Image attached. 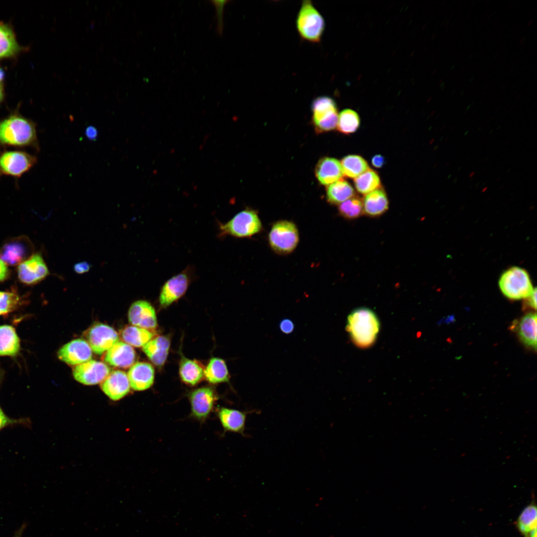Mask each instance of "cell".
I'll use <instances>...</instances> for the list:
<instances>
[{
	"instance_id": "f35d334b",
	"label": "cell",
	"mask_w": 537,
	"mask_h": 537,
	"mask_svg": "<svg viewBox=\"0 0 537 537\" xmlns=\"http://www.w3.org/2000/svg\"><path fill=\"white\" fill-rule=\"evenodd\" d=\"M211 2L214 4L216 8L217 17V29L218 33L221 34L223 31V13L224 6L228 0H212Z\"/></svg>"
},
{
	"instance_id": "f907efd6",
	"label": "cell",
	"mask_w": 537,
	"mask_h": 537,
	"mask_svg": "<svg viewBox=\"0 0 537 537\" xmlns=\"http://www.w3.org/2000/svg\"><path fill=\"white\" fill-rule=\"evenodd\" d=\"M474 174V172H472L471 174L469 175V177H472Z\"/></svg>"
},
{
	"instance_id": "603a6c76",
	"label": "cell",
	"mask_w": 537,
	"mask_h": 537,
	"mask_svg": "<svg viewBox=\"0 0 537 537\" xmlns=\"http://www.w3.org/2000/svg\"><path fill=\"white\" fill-rule=\"evenodd\" d=\"M20 350V340L15 328L10 325H0V357L15 358Z\"/></svg>"
},
{
	"instance_id": "30bf717a",
	"label": "cell",
	"mask_w": 537,
	"mask_h": 537,
	"mask_svg": "<svg viewBox=\"0 0 537 537\" xmlns=\"http://www.w3.org/2000/svg\"><path fill=\"white\" fill-rule=\"evenodd\" d=\"M84 336L92 351L99 355L106 352L119 341L118 334L113 328L99 323L90 327Z\"/></svg>"
},
{
	"instance_id": "484cf974",
	"label": "cell",
	"mask_w": 537,
	"mask_h": 537,
	"mask_svg": "<svg viewBox=\"0 0 537 537\" xmlns=\"http://www.w3.org/2000/svg\"><path fill=\"white\" fill-rule=\"evenodd\" d=\"M204 370L202 365L195 360H191L182 357L179 373L182 381L190 385L199 383L204 376Z\"/></svg>"
},
{
	"instance_id": "8d00e7d4",
	"label": "cell",
	"mask_w": 537,
	"mask_h": 537,
	"mask_svg": "<svg viewBox=\"0 0 537 537\" xmlns=\"http://www.w3.org/2000/svg\"><path fill=\"white\" fill-rule=\"evenodd\" d=\"M3 372L0 371V386L2 381ZM15 425H22L27 427L31 426V421L29 418H11L7 416L0 405V431L3 429Z\"/></svg>"
},
{
	"instance_id": "681fc988",
	"label": "cell",
	"mask_w": 537,
	"mask_h": 537,
	"mask_svg": "<svg viewBox=\"0 0 537 537\" xmlns=\"http://www.w3.org/2000/svg\"><path fill=\"white\" fill-rule=\"evenodd\" d=\"M525 537H537V529L530 532Z\"/></svg>"
},
{
	"instance_id": "9c48e42d",
	"label": "cell",
	"mask_w": 537,
	"mask_h": 537,
	"mask_svg": "<svg viewBox=\"0 0 537 537\" xmlns=\"http://www.w3.org/2000/svg\"><path fill=\"white\" fill-rule=\"evenodd\" d=\"M191 280V270L186 268L167 280L160 292L159 302L160 306L167 307L181 298L186 291Z\"/></svg>"
},
{
	"instance_id": "7a4b0ae2",
	"label": "cell",
	"mask_w": 537,
	"mask_h": 537,
	"mask_svg": "<svg viewBox=\"0 0 537 537\" xmlns=\"http://www.w3.org/2000/svg\"><path fill=\"white\" fill-rule=\"evenodd\" d=\"M379 328L377 316L369 308H357L348 317L346 330L352 340L358 347L366 348L373 344Z\"/></svg>"
},
{
	"instance_id": "7bdbcfd3",
	"label": "cell",
	"mask_w": 537,
	"mask_h": 537,
	"mask_svg": "<svg viewBox=\"0 0 537 537\" xmlns=\"http://www.w3.org/2000/svg\"><path fill=\"white\" fill-rule=\"evenodd\" d=\"M9 275L10 271L7 265L0 258V282L6 280Z\"/></svg>"
},
{
	"instance_id": "d4e9b609",
	"label": "cell",
	"mask_w": 537,
	"mask_h": 537,
	"mask_svg": "<svg viewBox=\"0 0 537 537\" xmlns=\"http://www.w3.org/2000/svg\"><path fill=\"white\" fill-rule=\"evenodd\" d=\"M518 335L527 346L537 350V314L529 313L522 317L518 326Z\"/></svg>"
},
{
	"instance_id": "5bb4252c",
	"label": "cell",
	"mask_w": 537,
	"mask_h": 537,
	"mask_svg": "<svg viewBox=\"0 0 537 537\" xmlns=\"http://www.w3.org/2000/svg\"><path fill=\"white\" fill-rule=\"evenodd\" d=\"M57 355L60 360L66 363L77 365L90 360L92 350L86 340L77 339L62 346Z\"/></svg>"
},
{
	"instance_id": "816d5d0a",
	"label": "cell",
	"mask_w": 537,
	"mask_h": 537,
	"mask_svg": "<svg viewBox=\"0 0 537 537\" xmlns=\"http://www.w3.org/2000/svg\"><path fill=\"white\" fill-rule=\"evenodd\" d=\"M486 189H487V187H485V188H484V189L483 190V191H484L485 190H486Z\"/></svg>"
},
{
	"instance_id": "ffe728a7",
	"label": "cell",
	"mask_w": 537,
	"mask_h": 537,
	"mask_svg": "<svg viewBox=\"0 0 537 537\" xmlns=\"http://www.w3.org/2000/svg\"><path fill=\"white\" fill-rule=\"evenodd\" d=\"M217 416L225 432L244 434L247 412L226 407H220Z\"/></svg>"
},
{
	"instance_id": "836d02e7",
	"label": "cell",
	"mask_w": 537,
	"mask_h": 537,
	"mask_svg": "<svg viewBox=\"0 0 537 537\" xmlns=\"http://www.w3.org/2000/svg\"><path fill=\"white\" fill-rule=\"evenodd\" d=\"M24 302V298L16 290L0 291V316L16 310Z\"/></svg>"
},
{
	"instance_id": "74e56055",
	"label": "cell",
	"mask_w": 537,
	"mask_h": 537,
	"mask_svg": "<svg viewBox=\"0 0 537 537\" xmlns=\"http://www.w3.org/2000/svg\"><path fill=\"white\" fill-rule=\"evenodd\" d=\"M339 115L335 112L326 118L315 124L319 131H329L337 127Z\"/></svg>"
},
{
	"instance_id": "f6af8a7d",
	"label": "cell",
	"mask_w": 537,
	"mask_h": 537,
	"mask_svg": "<svg viewBox=\"0 0 537 537\" xmlns=\"http://www.w3.org/2000/svg\"><path fill=\"white\" fill-rule=\"evenodd\" d=\"M527 298H528V305L536 310L537 309V290L536 288H534L532 294Z\"/></svg>"
},
{
	"instance_id": "7dc6e473",
	"label": "cell",
	"mask_w": 537,
	"mask_h": 537,
	"mask_svg": "<svg viewBox=\"0 0 537 537\" xmlns=\"http://www.w3.org/2000/svg\"><path fill=\"white\" fill-rule=\"evenodd\" d=\"M5 72L4 69L0 67V83H4Z\"/></svg>"
},
{
	"instance_id": "8992f818",
	"label": "cell",
	"mask_w": 537,
	"mask_h": 537,
	"mask_svg": "<svg viewBox=\"0 0 537 537\" xmlns=\"http://www.w3.org/2000/svg\"><path fill=\"white\" fill-rule=\"evenodd\" d=\"M299 239L296 226L288 220H279L274 223L268 234L271 248L279 254L291 253L297 247Z\"/></svg>"
},
{
	"instance_id": "bcb514c9",
	"label": "cell",
	"mask_w": 537,
	"mask_h": 537,
	"mask_svg": "<svg viewBox=\"0 0 537 537\" xmlns=\"http://www.w3.org/2000/svg\"><path fill=\"white\" fill-rule=\"evenodd\" d=\"M4 83H0V105L3 102L5 98Z\"/></svg>"
},
{
	"instance_id": "ab89813d",
	"label": "cell",
	"mask_w": 537,
	"mask_h": 537,
	"mask_svg": "<svg viewBox=\"0 0 537 537\" xmlns=\"http://www.w3.org/2000/svg\"><path fill=\"white\" fill-rule=\"evenodd\" d=\"M279 328L282 333L289 334L292 332L294 328L293 322L289 319H283L279 324Z\"/></svg>"
},
{
	"instance_id": "b9f144b4",
	"label": "cell",
	"mask_w": 537,
	"mask_h": 537,
	"mask_svg": "<svg viewBox=\"0 0 537 537\" xmlns=\"http://www.w3.org/2000/svg\"><path fill=\"white\" fill-rule=\"evenodd\" d=\"M85 135L89 140L95 141L98 137V131L95 127L90 125L85 129Z\"/></svg>"
},
{
	"instance_id": "44dd1931",
	"label": "cell",
	"mask_w": 537,
	"mask_h": 537,
	"mask_svg": "<svg viewBox=\"0 0 537 537\" xmlns=\"http://www.w3.org/2000/svg\"><path fill=\"white\" fill-rule=\"evenodd\" d=\"M316 175L322 184H330L344 175L342 165L338 160L330 157L321 159L316 168Z\"/></svg>"
},
{
	"instance_id": "83f0119b",
	"label": "cell",
	"mask_w": 537,
	"mask_h": 537,
	"mask_svg": "<svg viewBox=\"0 0 537 537\" xmlns=\"http://www.w3.org/2000/svg\"><path fill=\"white\" fill-rule=\"evenodd\" d=\"M154 336L155 334L150 330L133 325L125 327L121 333L123 341L135 347H143Z\"/></svg>"
},
{
	"instance_id": "e575fe53",
	"label": "cell",
	"mask_w": 537,
	"mask_h": 537,
	"mask_svg": "<svg viewBox=\"0 0 537 537\" xmlns=\"http://www.w3.org/2000/svg\"><path fill=\"white\" fill-rule=\"evenodd\" d=\"M360 119L358 113L350 109L342 111L338 117V130L345 134L355 132L359 127Z\"/></svg>"
},
{
	"instance_id": "d6a6232c",
	"label": "cell",
	"mask_w": 537,
	"mask_h": 537,
	"mask_svg": "<svg viewBox=\"0 0 537 537\" xmlns=\"http://www.w3.org/2000/svg\"><path fill=\"white\" fill-rule=\"evenodd\" d=\"M341 164L344 174L350 178H355L369 169L367 162L358 155L347 156Z\"/></svg>"
},
{
	"instance_id": "7c38bea8",
	"label": "cell",
	"mask_w": 537,
	"mask_h": 537,
	"mask_svg": "<svg viewBox=\"0 0 537 537\" xmlns=\"http://www.w3.org/2000/svg\"><path fill=\"white\" fill-rule=\"evenodd\" d=\"M17 273L21 282L33 285L45 278L49 271L42 255L35 253L18 266Z\"/></svg>"
},
{
	"instance_id": "d590c367",
	"label": "cell",
	"mask_w": 537,
	"mask_h": 537,
	"mask_svg": "<svg viewBox=\"0 0 537 537\" xmlns=\"http://www.w3.org/2000/svg\"><path fill=\"white\" fill-rule=\"evenodd\" d=\"M338 210L340 214L346 219H356L363 214L362 200L354 195L339 204Z\"/></svg>"
},
{
	"instance_id": "5b68a950",
	"label": "cell",
	"mask_w": 537,
	"mask_h": 537,
	"mask_svg": "<svg viewBox=\"0 0 537 537\" xmlns=\"http://www.w3.org/2000/svg\"><path fill=\"white\" fill-rule=\"evenodd\" d=\"M262 227L261 221L256 212L246 209L236 214L228 222L219 223V236L249 237L259 233Z\"/></svg>"
},
{
	"instance_id": "7402d4cb",
	"label": "cell",
	"mask_w": 537,
	"mask_h": 537,
	"mask_svg": "<svg viewBox=\"0 0 537 537\" xmlns=\"http://www.w3.org/2000/svg\"><path fill=\"white\" fill-rule=\"evenodd\" d=\"M170 347V340L165 336L153 338L143 347L142 350L153 364L157 366H163L168 357Z\"/></svg>"
},
{
	"instance_id": "4fadbf2b",
	"label": "cell",
	"mask_w": 537,
	"mask_h": 537,
	"mask_svg": "<svg viewBox=\"0 0 537 537\" xmlns=\"http://www.w3.org/2000/svg\"><path fill=\"white\" fill-rule=\"evenodd\" d=\"M110 372V368L105 363L91 359L75 365L73 369L75 379L88 385L101 382Z\"/></svg>"
},
{
	"instance_id": "f1b7e54d",
	"label": "cell",
	"mask_w": 537,
	"mask_h": 537,
	"mask_svg": "<svg viewBox=\"0 0 537 537\" xmlns=\"http://www.w3.org/2000/svg\"><path fill=\"white\" fill-rule=\"evenodd\" d=\"M204 376L210 383L228 382L229 372L224 360L217 358H211L204 370Z\"/></svg>"
},
{
	"instance_id": "6da1fadb",
	"label": "cell",
	"mask_w": 537,
	"mask_h": 537,
	"mask_svg": "<svg viewBox=\"0 0 537 537\" xmlns=\"http://www.w3.org/2000/svg\"><path fill=\"white\" fill-rule=\"evenodd\" d=\"M0 147H31L38 151L36 123L18 110L13 111L0 120Z\"/></svg>"
},
{
	"instance_id": "ee69618b",
	"label": "cell",
	"mask_w": 537,
	"mask_h": 537,
	"mask_svg": "<svg viewBox=\"0 0 537 537\" xmlns=\"http://www.w3.org/2000/svg\"><path fill=\"white\" fill-rule=\"evenodd\" d=\"M372 165L375 168H380L385 164V159L381 155H376L371 159Z\"/></svg>"
},
{
	"instance_id": "d6986e66",
	"label": "cell",
	"mask_w": 537,
	"mask_h": 537,
	"mask_svg": "<svg viewBox=\"0 0 537 537\" xmlns=\"http://www.w3.org/2000/svg\"><path fill=\"white\" fill-rule=\"evenodd\" d=\"M25 48L18 43L11 24L0 22V61L16 58Z\"/></svg>"
},
{
	"instance_id": "277c9868",
	"label": "cell",
	"mask_w": 537,
	"mask_h": 537,
	"mask_svg": "<svg viewBox=\"0 0 537 537\" xmlns=\"http://www.w3.org/2000/svg\"><path fill=\"white\" fill-rule=\"evenodd\" d=\"M296 27L300 36L312 42H318L325 28L324 19L311 1H303L298 12Z\"/></svg>"
},
{
	"instance_id": "cb8c5ba5",
	"label": "cell",
	"mask_w": 537,
	"mask_h": 537,
	"mask_svg": "<svg viewBox=\"0 0 537 537\" xmlns=\"http://www.w3.org/2000/svg\"><path fill=\"white\" fill-rule=\"evenodd\" d=\"M363 214L376 217L384 213L388 209L389 201L384 190L381 187L367 194L362 200Z\"/></svg>"
},
{
	"instance_id": "2e32d148",
	"label": "cell",
	"mask_w": 537,
	"mask_h": 537,
	"mask_svg": "<svg viewBox=\"0 0 537 537\" xmlns=\"http://www.w3.org/2000/svg\"><path fill=\"white\" fill-rule=\"evenodd\" d=\"M100 388L109 398L117 401L129 393L130 385L127 374L123 371L116 370L108 374L101 382Z\"/></svg>"
},
{
	"instance_id": "e0dca14e",
	"label": "cell",
	"mask_w": 537,
	"mask_h": 537,
	"mask_svg": "<svg viewBox=\"0 0 537 537\" xmlns=\"http://www.w3.org/2000/svg\"><path fill=\"white\" fill-rule=\"evenodd\" d=\"M136 359V353L132 346L118 341L106 352L104 361L115 367L127 368L131 367Z\"/></svg>"
},
{
	"instance_id": "c3c4849f",
	"label": "cell",
	"mask_w": 537,
	"mask_h": 537,
	"mask_svg": "<svg viewBox=\"0 0 537 537\" xmlns=\"http://www.w3.org/2000/svg\"><path fill=\"white\" fill-rule=\"evenodd\" d=\"M25 529V525H22L21 528L16 532L13 537H21L23 530Z\"/></svg>"
},
{
	"instance_id": "4316f807",
	"label": "cell",
	"mask_w": 537,
	"mask_h": 537,
	"mask_svg": "<svg viewBox=\"0 0 537 537\" xmlns=\"http://www.w3.org/2000/svg\"><path fill=\"white\" fill-rule=\"evenodd\" d=\"M354 189L346 180L340 179L327 187L328 201L333 204H340L354 195Z\"/></svg>"
},
{
	"instance_id": "9a60e30c",
	"label": "cell",
	"mask_w": 537,
	"mask_h": 537,
	"mask_svg": "<svg viewBox=\"0 0 537 537\" xmlns=\"http://www.w3.org/2000/svg\"><path fill=\"white\" fill-rule=\"evenodd\" d=\"M128 320L133 326L150 331L157 326L155 310L146 300H138L131 304L128 311Z\"/></svg>"
},
{
	"instance_id": "8fae6325",
	"label": "cell",
	"mask_w": 537,
	"mask_h": 537,
	"mask_svg": "<svg viewBox=\"0 0 537 537\" xmlns=\"http://www.w3.org/2000/svg\"><path fill=\"white\" fill-rule=\"evenodd\" d=\"M191 405V416L200 422H204L212 411L217 395L213 388L209 386L200 387L192 391L188 395Z\"/></svg>"
},
{
	"instance_id": "52a82bcc",
	"label": "cell",
	"mask_w": 537,
	"mask_h": 537,
	"mask_svg": "<svg viewBox=\"0 0 537 537\" xmlns=\"http://www.w3.org/2000/svg\"><path fill=\"white\" fill-rule=\"evenodd\" d=\"M37 162L36 156L21 150L0 151V178L3 176L19 178Z\"/></svg>"
},
{
	"instance_id": "ba28073f",
	"label": "cell",
	"mask_w": 537,
	"mask_h": 537,
	"mask_svg": "<svg viewBox=\"0 0 537 537\" xmlns=\"http://www.w3.org/2000/svg\"><path fill=\"white\" fill-rule=\"evenodd\" d=\"M31 241L25 236L6 241L0 248V258L7 265L18 266L33 254Z\"/></svg>"
},
{
	"instance_id": "3957f363",
	"label": "cell",
	"mask_w": 537,
	"mask_h": 537,
	"mask_svg": "<svg viewBox=\"0 0 537 537\" xmlns=\"http://www.w3.org/2000/svg\"><path fill=\"white\" fill-rule=\"evenodd\" d=\"M499 286L507 298L513 300L527 298L534 289L528 272L519 267H512L503 272Z\"/></svg>"
},
{
	"instance_id": "f546056e",
	"label": "cell",
	"mask_w": 537,
	"mask_h": 537,
	"mask_svg": "<svg viewBox=\"0 0 537 537\" xmlns=\"http://www.w3.org/2000/svg\"><path fill=\"white\" fill-rule=\"evenodd\" d=\"M537 506L532 502L522 511L517 520L516 526L525 537L530 532L537 529Z\"/></svg>"
},
{
	"instance_id": "4dcf8cb0",
	"label": "cell",
	"mask_w": 537,
	"mask_h": 537,
	"mask_svg": "<svg viewBox=\"0 0 537 537\" xmlns=\"http://www.w3.org/2000/svg\"><path fill=\"white\" fill-rule=\"evenodd\" d=\"M354 183L357 191L362 194H366L380 188L381 186L377 173L369 168L355 178Z\"/></svg>"
},
{
	"instance_id": "1f68e13d",
	"label": "cell",
	"mask_w": 537,
	"mask_h": 537,
	"mask_svg": "<svg viewBox=\"0 0 537 537\" xmlns=\"http://www.w3.org/2000/svg\"><path fill=\"white\" fill-rule=\"evenodd\" d=\"M312 109L315 124L337 112L335 101L326 96H319L315 98L312 102Z\"/></svg>"
},
{
	"instance_id": "ac0fdd59",
	"label": "cell",
	"mask_w": 537,
	"mask_h": 537,
	"mask_svg": "<svg viewBox=\"0 0 537 537\" xmlns=\"http://www.w3.org/2000/svg\"><path fill=\"white\" fill-rule=\"evenodd\" d=\"M127 376L130 387L133 390H144L153 385L155 370L152 365L149 363L138 362L130 367Z\"/></svg>"
},
{
	"instance_id": "60d3db41",
	"label": "cell",
	"mask_w": 537,
	"mask_h": 537,
	"mask_svg": "<svg viewBox=\"0 0 537 537\" xmlns=\"http://www.w3.org/2000/svg\"><path fill=\"white\" fill-rule=\"evenodd\" d=\"M91 265L87 262H81L74 266V271L78 274H82L89 271Z\"/></svg>"
}]
</instances>
